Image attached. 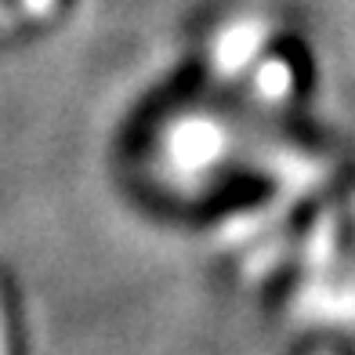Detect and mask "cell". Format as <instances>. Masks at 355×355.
Instances as JSON below:
<instances>
[{
	"instance_id": "obj_1",
	"label": "cell",
	"mask_w": 355,
	"mask_h": 355,
	"mask_svg": "<svg viewBox=\"0 0 355 355\" xmlns=\"http://www.w3.org/2000/svg\"><path fill=\"white\" fill-rule=\"evenodd\" d=\"M0 355H8V352H4V327H0Z\"/></svg>"
}]
</instances>
